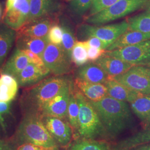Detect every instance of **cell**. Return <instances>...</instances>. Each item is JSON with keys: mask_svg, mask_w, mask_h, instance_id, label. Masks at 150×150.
I'll list each match as a JSON object with an SVG mask.
<instances>
[{"mask_svg": "<svg viewBox=\"0 0 150 150\" xmlns=\"http://www.w3.org/2000/svg\"><path fill=\"white\" fill-rule=\"evenodd\" d=\"M98 113L108 135L116 137L132 125L133 118L127 102L107 95L97 101H91Z\"/></svg>", "mask_w": 150, "mask_h": 150, "instance_id": "6da1fadb", "label": "cell"}, {"mask_svg": "<svg viewBox=\"0 0 150 150\" xmlns=\"http://www.w3.org/2000/svg\"><path fill=\"white\" fill-rule=\"evenodd\" d=\"M72 81L70 77L66 75L54 76L45 78L38 84L28 87L20 100L23 112L39 114L43 105Z\"/></svg>", "mask_w": 150, "mask_h": 150, "instance_id": "7a4b0ae2", "label": "cell"}, {"mask_svg": "<svg viewBox=\"0 0 150 150\" xmlns=\"http://www.w3.org/2000/svg\"><path fill=\"white\" fill-rule=\"evenodd\" d=\"M18 146L31 144L46 148H59L38 113H24L16 130L13 141Z\"/></svg>", "mask_w": 150, "mask_h": 150, "instance_id": "3957f363", "label": "cell"}, {"mask_svg": "<svg viewBox=\"0 0 150 150\" xmlns=\"http://www.w3.org/2000/svg\"><path fill=\"white\" fill-rule=\"evenodd\" d=\"M74 92L80 108L77 135L83 139H95L107 134L90 101L77 90Z\"/></svg>", "mask_w": 150, "mask_h": 150, "instance_id": "277c9868", "label": "cell"}, {"mask_svg": "<svg viewBox=\"0 0 150 150\" xmlns=\"http://www.w3.org/2000/svg\"><path fill=\"white\" fill-rule=\"evenodd\" d=\"M149 1L120 0L102 11L87 16L86 22L91 25H100L113 21L146 7Z\"/></svg>", "mask_w": 150, "mask_h": 150, "instance_id": "5b68a950", "label": "cell"}, {"mask_svg": "<svg viewBox=\"0 0 150 150\" xmlns=\"http://www.w3.org/2000/svg\"><path fill=\"white\" fill-rule=\"evenodd\" d=\"M129 28L127 21L100 26L83 24L79 28V35L82 38H98L109 47L125 32L128 31Z\"/></svg>", "mask_w": 150, "mask_h": 150, "instance_id": "8992f818", "label": "cell"}, {"mask_svg": "<svg viewBox=\"0 0 150 150\" xmlns=\"http://www.w3.org/2000/svg\"><path fill=\"white\" fill-rule=\"evenodd\" d=\"M105 55L121 59L133 66H150V39L112 51Z\"/></svg>", "mask_w": 150, "mask_h": 150, "instance_id": "52a82bcc", "label": "cell"}, {"mask_svg": "<svg viewBox=\"0 0 150 150\" xmlns=\"http://www.w3.org/2000/svg\"><path fill=\"white\" fill-rule=\"evenodd\" d=\"M42 59L46 68L54 76H63L71 71V59L61 45L49 42Z\"/></svg>", "mask_w": 150, "mask_h": 150, "instance_id": "ba28073f", "label": "cell"}, {"mask_svg": "<svg viewBox=\"0 0 150 150\" xmlns=\"http://www.w3.org/2000/svg\"><path fill=\"white\" fill-rule=\"evenodd\" d=\"M112 79L142 95L150 94V66H134Z\"/></svg>", "mask_w": 150, "mask_h": 150, "instance_id": "9c48e42d", "label": "cell"}, {"mask_svg": "<svg viewBox=\"0 0 150 150\" xmlns=\"http://www.w3.org/2000/svg\"><path fill=\"white\" fill-rule=\"evenodd\" d=\"M74 87L72 81L65 86L59 93L43 105L40 111V115L64 119L66 118L70 95Z\"/></svg>", "mask_w": 150, "mask_h": 150, "instance_id": "30bf717a", "label": "cell"}, {"mask_svg": "<svg viewBox=\"0 0 150 150\" xmlns=\"http://www.w3.org/2000/svg\"><path fill=\"white\" fill-rule=\"evenodd\" d=\"M42 121L56 143L61 146L69 145L73 137V130L65 119L51 116H41Z\"/></svg>", "mask_w": 150, "mask_h": 150, "instance_id": "8fae6325", "label": "cell"}, {"mask_svg": "<svg viewBox=\"0 0 150 150\" xmlns=\"http://www.w3.org/2000/svg\"><path fill=\"white\" fill-rule=\"evenodd\" d=\"M30 11V0H17L12 7L4 12L2 22L16 31L27 22Z\"/></svg>", "mask_w": 150, "mask_h": 150, "instance_id": "7c38bea8", "label": "cell"}, {"mask_svg": "<svg viewBox=\"0 0 150 150\" xmlns=\"http://www.w3.org/2000/svg\"><path fill=\"white\" fill-rule=\"evenodd\" d=\"M51 73L46 66H38L30 63L15 79L18 86L30 87L46 78Z\"/></svg>", "mask_w": 150, "mask_h": 150, "instance_id": "4fadbf2b", "label": "cell"}, {"mask_svg": "<svg viewBox=\"0 0 150 150\" xmlns=\"http://www.w3.org/2000/svg\"><path fill=\"white\" fill-rule=\"evenodd\" d=\"M54 24L50 17H45L25 23L17 31V35L35 38H43L48 35L50 28Z\"/></svg>", "mask_w": 150, "mask_h": 150, "instance_id": "5bb4252c", "label": "cell"}, {"mask_svg": "<svg viewBox=\"0 0 150 150\" xmlns=\"http://www.w3.org/2000/svg\"><path fill=\"white\" fill-rule=\"evenodd\" d=\"M59 8V0H30V11L26 23L48 17Z\"/></svg>", "mask_w": 150, "mask_h": 150, "instance_id": "9a60e30c", "label": "cell"}, {"mask_svg": "<svg viewBox=\"0 0 150 150\" xmlns=\"http://www.w3.org/2000/svg\"><path fill=\"white\" fill-rule=\"evenodd\" d=\"M104 84L108 95L119 101L131 103L142 95L112 78H109Z\"/></svg>", "mask_w": 150, "mask_h": 150, "instance_id": "2e32d148", "label": "cell"}, {"mask_svg": "<svg viewBox=\"0 0 150 150\" xmlns=\"http://www.w3.org/2000/svg\"><path fill=\"white\" fill-rule=\"evenodd\" d=\"M95 62L106 73L109 78L122 75L134 66L121 59L105 54Z\"/></svg>", "mask_w": 150, "mask_h": 150, "instance_id": "e0dca14e", "label": "cell"}, {"mask_svg": "<svg viewBox=\"0 0 150 150\" xmlns=\"http://www.w3.org/2000/svg\"><path fill=\"white\" fill-rule=\"evenodd\" d=\"M30 63L26 55L21 50L16 47L11 56L0 69V73L10 75L15 78Z\"/></svg>", "mask_w": 150, "mask_h": 150, "instance_id": "ac0fdd59", "label": "cell"}, {"mask_svg": "<svg viewBox=\"0 0 150 150\" xmlns=\"http://www.w3.org/2000/svg\"><path fill=\"white\" fill-rule=\"evenodd\" d=\"M17 38L15 30L8 27L3 22H0V69L5 63L6 59Z\"/></svg>", "mask_w": 150, "mask_h": 150, "instance_id": "d6986e66", "label": "cell"}, {"mask_svg": "<svg viewBox=\"0 0 150 150\" xmlns=\"http://www.w3.org/2000/svg\"><path fill=\"white\" fill-rule=\"evenodd\" d=\"M75 86L91 101H97L108 95L107 88L105 84L88 82L76 77Z\"/></svg>", "mask_w": 150, "mask_h": 150, "instance_id": "ffe728a7", "label": "cell"}, {"mask_svg": "<svg viewBox=\"0 0 150 150\" xmlns=\"http://www.w3.org/2000/svg\"><path fill=\"white\" fill-rule=\"evenodd\" d=\"M76 77L88 82L104 84L109 79L108 76L95 62L86 64L77 70Z\"/></svg>", "mask_w": 150, "mask_h": 150, "instance_id": "44dd1931", "label": "cell"}, {"mask_svg": "<svg viewBox=\"0 0 150 150\" xmlns=\"http://www.w3.org/2000/svg\"><path fill=\"white\" fill-rule=\"evenodd\" d=\"M48 43L47 36L43 38H35L17 35L16 47L21 50L31 51L42 58Z\"/></svg>", "mask_w": 150, "mask_h": 150, "instance_id": "7402d4cb", "label": "cell"}, {"mask_svg": "<svg viewBox=\"0 0 150 150\" xmlns=\"http://www.w3.org/2000/svg\"><path fill=\"white\" fill-rule=\"evenodd\" d=\"M150 39V33L129 30L111 44L106 49V51H112L118 48H123Z\"/></svg>", "mask_w": 150, "mask_h": 150, "instance_id": "603a6c76", "label": "cell"}, {"mask_svg": "<svg viewBox=\"0 0 150 150\" xmlns=\"http://www.w3.org/2000/svg\"><path fill=\"white\" fill-rule=\"evenodd\" d=\"M150 142V124L144 129L120 141L113 150H130L140 145Z\"/></svg>", "mask_w": 150, "mask_h": 150, "instance_id": "cb8c5ba5", "label": "cell"}, {"mask_svg": "<svg viewBox=\"0 0 150 150\" xmlns=\"http://www.w3.org/2000/svg\"><path fill=\"white\" fill-rule=\"evenodd\" d=\"M130 107L144 127L150 124V94L142 95L130 103Z\"/></svg>", "mask_w": 150, "mask_h": 150, "instance_id": "d4e9b609", "label": "cell"}, {"mask_svg": "<svg viewBox=\"0 0 150 150\" xmlns=\"http://www.w3.org/2000/svg\"><path fill=\"white\" fill-rule=\"evenodd\" d=\"M18 85L16 79L10 75L1 74L0 102H11L16 97Z\"/></svg>", "mask_w": 150, "mask_h": 150, "instance_id": "484cf974", "label": "cell"}, {"mask_svg": "<svg viewBox=\"0 0 150 150\" xmlns=\"http://www.w3.org/2000/svg\"><path fill=\"white\" fill-rule=\"evenodd\" d=\"M127 22L129 30L150 33V0L144 11L129 18Z\"/></svg>", "mask_w": 150, "mask_h": 150, "instance_id": "4316f807", "label": "cell"}, {"mask_svg": "<svg viewBox=\"0 0 150 150\" xmlns=\"http://www.w3.org/2000/svg\"><path fill=\"white\" fill-rule=\"evenodd\" d=\"M11 102H0V139H5L13 125L14 117Z\"/></svg>", "mask_w": 150, "mask_h": 150, "instance_id": "83f0119b", "label": "cell"}, {"mask_svg": "<svg viewBox=\"0 0 150 150\" xmlns=\"http://www.w3.org/2000/svg\"><path fill=\"white\" fill-rule=\"evenodd\" d=\"M67 150H113V149L105 141L81 139L72 144Z\"/></svg>", "mask_w": 150, "mask_h": 150, "instance_id": "f1b7e54d", "label": "cell"}, {"mask_svg": "<svg viewBox=\"0 0 150 150\" xmlns=\"http://www.w3.org/2000/svg\"><path fill=\"white\" fill-rule=\"evenodd\" d=\"M80 108L78 102L76 98L74 89L72 90L70 95L69 106L67 109V118L71 126L73 132L77 134L79 127V117Z\"/></svg>", "mask_w": 150, "mask_h": 150, "instance_id": "f546056e", "label": "cell"}, {"mask_svg": "<svg viewBox=\"0 0 150 150\" xmlns=\"http://www.w3.org/2000/svg\"><path fill=\"white\" fill-rule=\"evenodd\" d=\"M60 26L63 31L62 41L61 46L66 54L71 59V51L76 42L75 35L70 25L64 20H62Z\"/></svg>", "mask_w": 150, "mask_h": 150, "instance_id": "4dcf8cb0", "label": "cell"}, {"mask_svg": "<svg viewBox=\"0 0 150 150\" xmlns=\"http://www.w3.org/2000/svg\"><path fill=\"white\" fill-rule=\"evenodd\" d=\"M71 61L77 66L87 64L88 61L87 46L85 41H76L71 54Z\"/></svg>", "mask_w": 150, "mask_h": 150, "instance_id": "1f68e13d", "label": "cell"}, {"mask_svg": "<svg viewBox=\"0 0 150 150\" xmlns=\"http://www.w3.org/2000/svg\"><path fill=\"white\" fill-rule=\"evenodd\" d=\"M93 0H70L69 8L75 15L83 16L87 11L90 10Z\"/></svg>", "mask_w": 150, "mask_h": 150, "instance_id": "d6a6232c", "label": "cell"}, {"mask_svg": "<svg viewBox=\"0 0 150 150\" xmlns=\"http://www.w3.org/2000/svg\"><path fill=\"white\" fill-rule=\"evenodd\" d=\"M63 31L59 25L54 24L50 28L47 35V38L50 43L57 45H61L62 41Z\"/></svg>", "mask_w": 150, "mask_h": 150, "instance_id": "836d02e7", "label": "cell"}, {"mask_svg": "<svg viewBox=\"0 0 150 150\" xmlns=\"http://www.w3.org/2000/svg\"><path fill=\"white\" fill-rule=\"evenodd\" d=\"M120 0H93L90 10L89 15H93L106 8L118 2Z\"/></svg>", "mask_w": 150, "mask_h": 150, "instance_id": "e575fe53", "label": "cell"}, {"mask_svg": "<svg viewBox=\"0 0 150 150\" xmlns=\"http://www.w3.org/2000/svg\"><path fill=\"white\" fill-rule=\"evenodd\" d=\"M106 50L93 47H87V54L88 61L95 62L103 56L106 53Z\"/></svg>", "mask_w": 150, "mask_h": 150, "instance_id": "d590c367", "label": "cell"}, {"mask_svg": "<svg viewBox=\"0 0 150 150\" xmlns=\"http://www.w3.org/2000/svg\"><path fill=\"white\" fill-rule=\"evenodd\" d=\"M21 51L26 55L31 64H36L38 66H45L42 59L37 54L27 50H23Z\"/></svg>", "mask_w": 150, "mask_h": 150, "instance_id": "8d00e7d4", "label": "cell"}, {"mask_svg": "<svg viewBox=\"0 0 150 150\" xmlns=\"http://www.w3.org/2000/svg\"><path fill=\"white\" fill-rule=\"evenodd\" d=\"M85 42L87 47H93L106 50L108 47L107 44L101 40L95 37L88 38Z\"/></svg>", "mask_w": 150, "mask_h": 150, "instance_id": "74e56055", "label": "cell"}, {"mask_svg": "<svg viewBox=\"0 0 150 150\" xmlns=\"http://www.w3.org/2000/svg\"><path fill=\"white\" fill-rule=\"evenodd\" d=\"M17 150H59V148H46L31 144H25L18 146Z\"/></svg>", "mask_w": 150, "mask_h": 150, "instance_id": "f35d334b", "label": "cell"}, {"mask_svg": "<svg viewBox=\"0 0 150 150\" xmlns=\"http://www.w3.org/2000/svg\"><path fill=\"white\" fill-rule=\"evenodd\" d=\"M17 147L14 142L0 139V150H17Z\"/></svg>", "mask_w": 150, "mask_h": 150, "instance_id": "ab89813d", "label": "cell"}, {"mask_svg": "<svg viewBox=\"0 0 150 150\" xmlns=\"http://www.w3.org/2000/svg\"><path fill=\"white\" fill-rule=\"evenodd\" d=\"M130 150H150V142L137 146Z\"/></svg>", "mask_w": 150, "mask_h": 150, "instance_id": "60d3db41", "label": "cell"}, {"mask_svg": "<svg viewBox=\"0 0 150 150\" xmlns=\"http://www.w3.org/2000/svg\"><path fill=\"white\" fill-rule=\"evenodd\" d=\"M17 0H6V2L5 10L4 12L8 11L9 10H10L11 8L12 7V6L14 5V4L15 3Z\"/></svg>", "mask_w": 150, "mask_h": 150, "instance_id": "b9f144b4", "label": "cell"}, {"mask_svg": "<svg viewBox=\"0 0 150 150\" xmlns=\"http://www.w3.org/2000/svg\"><path fill=\"white\" fill-rule=\"evenodd\" d=\"M1 15H2V8H1V6L0 5V18L1 17Z\"/></svg>", "mask_w": 150, "mask_h": 150, "instance_id": "7bdbcfd3", "label": "cell"}, {"mask_svg": "<svg viewBox=\"0 0 150 150\" xmlns=\"http://www.w3.org/2000/svg\"><path fill=\"white\" fill-rule=\"evenodd\" d=\"M66 1H70V0H65Z\"/></svg>", "mask_w": 150, "mask_h": 150, "instance_id": "ee69618b", "label": "cell"}]
</instances>
